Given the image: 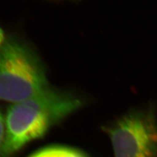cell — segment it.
I'll return each mask as SVG.
<instances>
[{
    "instance_id": "3957f363",
    "label": "cell",
    "mask_w": 157,
    "mask_h": 157,
    "mask_svg": "<svg viewBox=\"0 0 157 157\" xmlns=\"http://www.w3.org/2000/svg\"><path fill=\"white\" fill-rule=\"evenodd\" d=\"M107 132L115 157H157V121L153 108L128 113Z\"/></svg>"
},
{
    "instance_id": "5b68a950",
    "label": "cell",
    "mask_w": 157,
    "mask_h": 157,
    "mask_svg": "<svg viewBox=\"0 0 157 157\" xmlns=\"http://www.w3.org/2000/svg\"><path fill=\"white\" fill-rule=\"evenodd\" d=\"M5 137H6V122L0 113V151L3 149Z\"/></svg>"
},
{
    "instance_id": "277c9868",
    "label": "cell",
    "mask_w": 157,
    "mask_h": 157,
    "mask_svg": "<svg viewBox=\"0 0 157 157\" xmlns=\"http://www.w3.org/2000/svg\"><path fill=\"white\" fill-rule=\"evenodd\" d=\"M31 157H86L82 153L67 147H49L39 151Z\"/></svg>"
},
{
    "instance_id": "6da1fadb",
    "label": "cell",
    "mask_w": 157,
    "mask_h": 157,
    "mask_svg": "<svg viewBox=\"0 0 157 157\" xmlns=\"http://www.w3.org/2000/svg\"><path fill=\"white\" fill-rule=\"evenodd\" d=\"M83 104L84 100L77 94L50 86L28 100L13 104L9 107L5 120L3 152L11 154L41 137Z\"/></svg>"
},
{
    "instance_id": "7a4b0ae2",
    "label": "cell",
    "mask_w": 157,
    "mask_h": 157,
    "mask_svg": "<svg viewBox=\"0 0 157 157\" xmlns=\"http://www.w3.org/2000/svg\"><path fill=\"white\" fill-rule=\"evenodd\" d=\"M49 86L46 71L36 53L14 38L0 45V100L21 102Z\"/></svg>"
}]
</instances>
